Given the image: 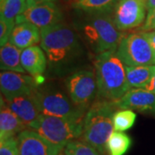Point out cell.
Returning <instances> with one entry per match:
<instances>
[{"mask_svg":"<svg viewBox=\"0 0 155 155\" xmlns=\"http://www.w3.org/2000/svg\"><path fill=\"white\" fill-rule=\"evenodd\" d=\"M114 102L97 98L88 109L84 118L83 133L78 140L91 145L101 154L109 155L108 141L114 133Z\"/></svg>","mask_w":155,"mask_h":155,"instance_id":"1","label":"cell"},{"mask_svg":"<svg viewBox=\"0 0 155 155\" xmlns=\"http://www.w3.org/2000/svg\"><path fill=\"white\" fill-rule=\"evenodd\" d=\"M95 73L97 83V98L116 102L129 91L125 65L116 51H108L96 56Z\"/></svg>","mask_w":155,"mask_h":155,"instance_id":"2","label":"cell"},{"mask_svg":"<svg viewBox=\"0 0 155 155\" xmlns=\"http://www.w3.org/2000/svg\"><path fill=\"white\" fill-rule=\"evenodd\" d=\"M41 48L50 65L60 66L78 55L80 44L75 30L65 22L41 29Z\"/></svg>","mask_w":155,"mask_h":155,"instance_id":"3","label":"cell"},{"mask_svg":"<svg viewBox=\"0 0 155 155\" xmlns=\"http://www.w3.org/2000/svg\"><path fill=\"white\" fill-rule=\"evenodd\" d=\"M84 35L97 55L108 51H116L124 35L116 28L110 14L91 15L84 27Z\"/></svg>","mask_w":155,"mask_h":155,"instance_id":"4","label":"cell"},{"mask_svg":"<svg viewBox=\"0 0 155 155\" xmlns=\"http://www.w3.org/2000/svg\"><path fill=\"white\" fill-rule=\"evenodd\" d=\"M41 115L83 122L87 110L73 104L67 93L54 87H41L34 91Z\"/></svg>","mask_w":155,"mask_h":155,"instance_id":"5","label":"cell"},{"mask_svg":"<svg viewBox=\"0 0 155 155\" xmlns=\"http://www.w3.org/2000/svg\"><path fill=\"white\" fill-rule=\"evenodd\" d=\"M83 122L63 117L41 115L29 128H32L53 144L64 148L73 140L80 138L83 133Z\"/></svg>","mask_w":155,"mask_h":155,"instance_id":"6","label":"cell"},{"mask_svg":"<svg viewBox=\"0 0 155 155\" xmlns=\"http://www.w3.org/2000/svg\"><path fill=\"white\" fill-rule=\"evenodd\" d=\"M116 54L127 67L155 66V58L148 41L140 32L124 35Z\"/></svg>","mask_w":155,"mask_h":155,"instance_id":"7","label":"cell"},{"mask_svg":"<svg viewBox=\"0 0 155 155\" xmlns=\"http://www.w3.org/2000/svg\"><path fill=\"white\" fill-rule=\"evenodd\" d=\"M66 90L74 104L88 110L97 96L96 73L89 69L73 72L66 80Z\"/></svg>","mask_w":155,"mask_h":155,"instance_id":"8","label":"cell"},{"mask_svg":"<svg viewBox=\"0 0 155 155\" xmlns=\"http://www.w3.org/2000/svg\"><path fill=\"white\" fill-rule=\"evenodd\" d=\"M147 15V2L144 0H119L112 17L116 28L124 32L143 25Z\"/></svg>","mask_w":155,"mask_h":155,"instance_id":"9","label":"cell"},{"mask_svg":"<svg viewBox=\"0 0 155 155\" xmlns=\"http://www.w3.org/2000/svg\"><path fill=\"white\" fill-rule=\"evenodd\" d=\"M38 78L25 73L4 71L0 74L1 93L5 100L32 94L38 87Z\"/></svg>","mask_w":155,"mask_h":155,"instance_id":"10","label":"cell"},{"mask_svg":"<svg viewBox=\"0 0 155 155\" xmlns=\"http://www.w3.org/2000/svg\"><path fill=\"white\" fill-rule=\"evenodd\" d=\"M63 21V13L54 2H48L27 8L16 18V23L28 22L40 29L58 24Z\"/></svg>","mask_w":155,"mask_h":155,"instance_id":"11","label":"cell"},{"mask_svg":"<svg viewBox=\"0 0 155 155\" xmlns=\"http://www.w3.org/2000/svg\"><path fill=\"white\" fill-rule=\"evenodd\" d=\"M17 141L19 155H60L64 149L29 127L17 135Z\"/></svg>","mask_w":155,"mask_h":155,"instance_id":"12","label":"cell"},{"mask_svg":"<svg viewBox=\"0 0 155 155\" xmlns=\"http://www.w3.org/2000/svg\"><path fill=\"white\" fill-rule=\"evenodd\" d=\"M116 108L155 116V94L145 89H131L115 102Z\"/></svg>","mask_w":155,"mask_h":155,"instance_id":"13","label":"cell"},{"mask_svg":"<svg viewBox=\"0 0 155 155\" xmlns=\"http://www.w3.org/2000/svg\"><path fill=\"white\" fill-rule=\"evenodd\" d=\"M5 102L9 108L28 127H31L41 116L34 97V92L32 94L19 96L10 100H5Z\"/></svg>","mask_w":155,"mask_h":155,"instance_id":"14","label":"cell"},{"mask_svg":"<svg viewBox=\"0 0 155 155\" xmlns=\"http://www.w3.org/2000/svg\"><path fill=\"white\" fill-rule=\"evenodd\" d=\"M21 62L26 73L38 78L46 71L48 58L41 46L35 45L22 49Z\"/></svg>","mask_w":155,"mask_h":155,"instance_id":"15","label":"cell"},{"mask_svg":"<svg viewBox=\"0 0 155 155\" xmlns=\"http://www.w3.org/2000/svg\"><path fill=\"white\" fill-rule=\"evenodd\" d=\"M27 128L28 127L9 108L2 96L0 110V140L17 137L19 134Z\"/></svg>","mask_w":155,"mask_h":155,"instance_id":"16","label":"cell"},{"mask_svg":"<svg viewBox=\"0 0 155 155\" xmlns=\"http://www.w3.org/2000/svg\"><path fill=\"white\" fill-rule=\"evenodd\" d=\"M9 42L21 49L38 45L41 42V29L28 22L16 23Z\"/></svg>","mask_w":155,"mask_h":155,"instance_id":"17","label":"cell"},{"mask_svg":"<svg viewBox=\"0 0 155 155\" xmlns=\"http://www.w3.org/2000/svg\"><path fill=\"white\" fill-rule=\"evenodd\" d=\"M22 49L8 42L0 48V67L2 71L25 73L21 62Z\"/></svg>","mask_w":155,"mask_h":155,"instance_id":"18","label":"cell"},{"mask_svg":"<svg viewBox=\"0 0 155 155\" xmlns=\"http://www.w3.org/2000/svg\"><path fill=\"white\" fill-rule=\"evenodd\" d=\"M154 66H125L126 77L129 90L131 89H146L150 83Z\"/></svg>","mask_w":155,"mask_h":155,"instance_id":"19","label":"cell"},{"mask_svg":"<svg viewBox=\"0 0 155 155\" xmlns=\"http://www.w3.org/2000/svg\"><path fill=\"white\" fill-rule=\"evenodd\" d=\"M118 1L119 0H78L74 3L73 7L90 15L111 14Z\"/></svg>","mask_w":155,"mask_h":155,"instance_id":"20","label":"cell"},{"mask_svg":"<svg viewBox=\"0 0 155 155\" xmlns=\"http://www.w3.org/2000/svg\"><path fill=\"white\" fill-rule=\"evenodd\" d=\"M131 145L132 140L127 134L115 131L108 141V152L110 155H124Z\"/></svg>","mask_w":155,"mask_h":155,"instance_id":"21","label":"cell"},{"mask_svg":"<svg viewBox=\"0 0 155 155\" xmlns=\"http://www.w3.org/2000/svg\"><path fill=\"white\" fill-rule=\"evenodd\" d=\"M26 9V0H0V17L16 20Z\"/></svg>","mask_w":155,"mask_h":155,"instance_id":"22","label":"cell"},{"mask_svg":"<svg viewBox=\"0 0 155 155\" xmlns=\"http://www.w3.org/2000/svg\"><path fill=\"white\" fill-rule=\"evenodd\" d=\"M136 120V114L131 110L119 109L113 116L114 130L116 132H125L133 127Z\"/></svg>","mask_w":155,"mask_h":155,"instance_id":"23","label":"cell"},{"mask_svg":"<svg viewBox=\"0 0 155 155\" xmlns=\"http://www.w3.org/2000/svg\"><path fill=\"white\" fill-rule=\"evenodd\" d=\"M64 155H103L91 145L80 140H73L68 142L63 149Z\"/></svg>","mask_w":155,"mask_h":155,"instance_id":"24","label":"cell"},{"mask_svg":"<svg viewBox=\"0 0 155 155\" xmlns=\"http://www.w3.org/2000/svg\"><path fill=\"white\" fill-rule=\"evenodd\" d=\"M16 26V20H7L0 17V45L1 47L10 41L12 31Z\"/></svg>","mask_w":155,"mask_h":155,"instance_id":"25","label":"cell"},{"mask_svg":"<svg viewBox=\"0 0 155 155\" xmlns=\"http://www.w3.org/2000/svg\"><path fill=\"white\" fill-rule=\"evenodd\" d=\"M0 155H19L17 137L0 140Z\"/></svg>","mask_w":155,"mask_h":155,"instance_id":"26","label":"cell"},{"mask_svg":"<svg viewBox=\"0 0 155 155\" xmlns=\"http://www.w3.org/2000/svg\"><path fill=\"white\" fill-rule=\"evenodd\" d=\"M139 32H147L155 30V8L147 11L145 22L141 27L139 28Z\"/></svg>","mask_w":155,"mask_h":155,"instance_id":"27","label":"cell"},{"mask_svg":"<svg viewBox=\"0 0 155 155\" xmlns=\"http://www.w3.org/2000/svg\"><path fill=\"white\" fill-rule=\"evenodd\" d=\"M145 36V38L150 43V46L153 49V54H154L155 58V30H152V31H147V32H140Z\"/></svg>","mask_w":155,"mask_h":155,"instance_id":"28","label":"cell"},{"mask_svg":"<svg viewBox=\"0 0 155 155\" xmlns=\"http://www.w3.org/2000/svg\"><path fill=\"white\" fill-rule=\"evenodd\" d=\"M56 1L57 0H26V9L30 8L32 6L38 5H41V4L48 3V2H54V3H56Z\"/></svg>","mask_w":155,"mask_h":155,"instance_id":"29","label":"cell"},{"mask_svg":"<svg viewBox=\"0 0 155 155\" xmlns=\"http://www.w3.org/2000/svg\"><path fill=\"white\" fill-rule=\"evenodd\" d=\"M145 90H147V91H149L151 92H153V94H155V66L153 67V73L152 79H151L150 83L148 84L147 87Z\"/></svg>","mask_w":155,"mask_h":155,"instance_id":"30","label":"cell"},{"mask_svg":"<svg viewBox=\"0 0 155 155\" xmlns=\"http://www.w3.org/2000/svg\"><path fill=\"white\" fill-rule=\"evenodd\" d=\"M155 8V0H147V11Z\"/></svg>","mask_w":155,"mask_h":155,"instance_id":"31","label":"cell"},{"mask_svg":"<svg viewBox=\"0 0 155 155\" xmlns=\"http://www.w3.org/2000/svg\"><path fill=\"white\" fill-rule=\"evenodd\" d=\"M64 1H69V0H64Z\"/></svg>","mask_w":155,"mask_h":155,"instance_id":"32","label":"cell"},{"mask_svg":"<svg viewBox=\"0 0 155 155\" xmlns=\"http://www.w3.org/2000/svg\"><path fill=\"white\" fill-rule=\"evenodd\" d=\"M74 1H75V2H76V1H78V0H74Z\"/></svg>","mask_w":155,"mask_h":155,"instance_id":"33","label":"cell"},{"mask_svg":"<svg viewBox=\"0 0 155 155\" xmlns=\"http://www.w3.org/2000/svg\"><path fill=\"white\" fill-rule=\"evenodd\" d=\"M144 1H146V2H147V0H144Z\"/></svg>","mask_w":155,"mask_h":155,"instance_id":"34","label":"cell"}]
</instances>
